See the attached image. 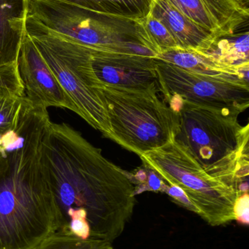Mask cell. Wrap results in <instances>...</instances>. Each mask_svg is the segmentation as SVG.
Listing matches in <instances>:
<instances>
[{
    "label": "cell",
    "instance_id": "cell-23",
    "mask_svg": "<svg viewBox=\"0 0 249 249\" xmlns=\"http://www.w3.org/2000/svg\"><path fill=\"white\" fill-rule=\"evenodd\" d=\"M234 221L245 226L249 224V197L248 193H242L235 202L233 209Z\"/></svg>",
    "mask_w": 249,
    "mask_h": 249
},
{
    "label": "cell",
    "instance_id": "cell-13",
    "mask_svg": "<svg viewBox=\"0 0 249 249\" xmlns=\"http://www.w3.org/2000/svg\"><path fill=\"white\" fill-rule=\"evenodd\" d=\"M155 58L196 72L212 75L239 76L249 80V67L228 65L203 51L172 48L160 53Z\"/></svg>",
    "mask_w": 249,
    "mask_h": 249
},
{
    "label": "cell",
    "instance_id": "cell-14",
    "mask_svg": "<svg viewBox=\"0 0 249 249\" xmlns=\"http://www.w3.org/2000/svg\"><path fill=\"white\" fill-rule=\"evenodd\" d=\"M116 17L140 20L150 13L153 0H61Z\"/></svg>",
    "mask_w": 249,
    "mask_h": 249
},
{
    "label": "cell",
    "instance_id": "cell-12",
    "mask_svg": "<svg viewBox=\"0 0 249 249\" xmlns=\"http://www.w3.org/2000/svg\"><path fill=\"white\" fill-rule=\"evenodd\" d=\"M29 0H0V68L16 64L23 38Z\"/></svg>",
    "mask_w": 249,
    "mask_h": 249
},
{
    "label": "cell",
    "instance_id": "cell-24",
    "mask_svg": "<svg viewBox=\"0 0 249 249\" xmlns=\"http://www.w3.org/2000/svg\"><path fill=\"white\" fill-rule=\"evenodd\" d=\"M244 9L249 10V0H236Z\"/></svg>",
    "mask_w": 249,
    "mask_h": 249
},
{
    "label": "cell",
    "instance_id": "cell-2",
    "mask_svg": "<svg viewBox=\"0 0 249 249\" xmlns=\"http://www.w3.org/2000/svg\"><path fill=\"white\" fill-rule=\"evenodd\" d=\"M48 109L25 99L0 135V249H35L59 228L44 153Z\"/></svg>",
    "mask_w": 249,
    "mask_h": 249
},
{
    "label": "cell",
    "instance_id": "cell-7",
    "mask_svg": "<svg viewBox=\"0 0 249 249\" xmlns=\"http://www.w3.org/2000/svg\"><path fill=\"white\" fill-rule=\"evenodd\" d=\"M140 158L168 184L180 187L208 224L218 227L234 221V206L242 193L209 175L189 149L175 139Z\"/></svg>",
    "mask_w": 249,
    "mask_h": 249
},
{
    "label": "cell",
    "instance_id": "cell-4",
    "mask_svg": "<svg viewBox=\"0 0 249 249\" xmlns=\"http://www.w3.org/2000/svg\"><path fill=\"white\" fill-rule=\"evenodd\" d=\"M28 18L91 49L157 56L140 20L98 13L61 0H29Z\"/></svg>",
    "mask_w": 249,
    "mask_h": 249
},
{
    "label": "cell",
    "instance_id": "cell-3",
    "mask_svg": "<svg viewBox=\"0 0 249 249\" xmlns=\"http://www.w3.org/2000/svg\"><path fill=\"white\" fill-rule=\"evenodd\" d=\"M179 118L175 140L187 148L205 171L214 178L248 190L249 124L238 121L240 111L193 103L177 97L165 101Z\"/></svg>",
    "mask_w": 249,
    "mask_h": 249
},
{
    "label": "cell",
    "instance_id": "cell-15",
    "mask_svg": "<svg viewBox=\"0 0 249 249\" xmlns=\"http://www.w3.org/2000/svg\"><path fill=\"white\" fill-rule=\"evenodd\" d=\"M204 7L217 23L222 37L233 35L237 29L248 20L249 10L236 0H201Z\"/></svg>",
    "mask_w": 249,
    "mask_h": 249
},
{
    "label": "cell",
    "instance_id": "cell-8",
    "mask_svg": "<svg viewBox=\"0 0 249 249\" xmlns=\"http://www.w3.org/2000/svg\"><path fill=\"white\" fill-rule=\"evenodd\" d=\"M155 60L159 91L165 101L177 97L200 105L231 108L241 113L248 109V79L196 72Z\"/></svg>",
    "mask_w": 249,
    "mask_h": 249
},
{
    "label": "cell",
    "instance_id": "cell-6",
    "mask_svg": "<svg viewBox=\"0 0 249 249\" xmlns=\"http://www.w3.org/2000/svg\"><path fill=\"white\" fill-rule=\"evenodd\" d=\"M26 32L73 101L76 114L109 137V119L96 90L101 83L92 69L89 48L45 29L27 17Z\"/></svg>",
    "mask_w": 249,
    "mask_h": 249
},
{
    "label": "cell",
    "instance_id": "cell-11",
    "mask_svg": "<svg viewBox=\"0 0 249 249\" xmlns=\"http://www.w3.org/2000/svg\"><path fill=\"white\" fill-rule=\"evenodd\" d=\"M150 13L165 25L178 48L208 51L219 39L184 16L168 0H153Z\"/></svg>",
    "mask_w": 249,
    "mask_h": 249
},
{
    "label": "cell",
    "instance_id": "cell-20",
    "mask_svg": "<svg viewBox=\"0 0 249 249\" xmlns=\"http://www.w3.org/2000/svg\"><path fill=\"white\" fill-rule=\"evenodd\" d=\"M140 20L146 36L158 55L167 50L178 48L175 39L165 25L151 13Z\"/></svg>",
    "mask_w": 249,
    "mask_h": 249
},
{
    "label": "cell",
    "instance_id": "cell-10",
    "mask_svg": "<svg viewBox=\"0 0 249 249\" xmlns=\"http://www.w3.org/2000/svg\"><path fill=\"white\" fill-rule=\"evenodd\" d=\"M89 51L94 72L102 84L133 90L159 88L154 57Z\"/></svg>",
    "mask_w": 249,
    "mask_h": 249
},
{
    "label": "cell",
    "instance_id": "cell-16",
    "mask_svg": "<svg viewBox=\"0 0 249 249\" xmlns=\"http://www.w3.org/2000/svg\"><path fill=\"white\" fill-rule=\"evenodd\" d=\"M249 35L248 32L238 37L219 38L209 51H203L228 65L249 67Z\"/></svg>",
    "mask_w": 249,
    "mask_h": 249
},
{
    "label": "cell",
    "instance_id": "cell-21",
    "mask_svg": "<svg viewBox=\"0 0 249 249\" xmlns=\"http://www.w3.org/2000/svg\"><path fill=\"white\" fill-rule=\"evenodd\" d=\"M143 165V168H138L135 174L127 171L129 178L134 185L135 196L146 191L164 193L168 183L147 165L144 163Z\"/></svg>",
    "mask_w": 249,
    "mask_h": 249
},
{
    "label": "cell",
    "instance_id": "cell-17",
    "mask_svg": "<svg viewBox=\"0 0 249 249\" xmlns=\"http://www.w3.org/2000/svg\"><path fill=\"white\" fill-rule=\"evenodd\" d=\"M25 98L22 84L0 89V135L16 124Z\"/></svg>",
    "mask_w": 249,
    "mask_h": 249
},
{
    "label": "cell",
    "instance_id": "cell-19",
    "mask_svg": "<svg viewBox=\"0 0 249 249\" xmlns=\"http://www.w3.org/2000/svg\"><path fill=\"white\" fill-rule=\"evenodd\" d=\"M175 8L178 9L184 16L197 23L199 26L222 38L220 29L214 19L211 16L201 0H168Z\"/></svg>",
    "mask_w": 249,
    "mask_h": 249
},
{
    "label": "cell",
    "instance_id": "cell-1",
    "mask_svg": "<svg viewBox=\"0 0 249 249\" xmlns=\"http://www.w3.org/2000/svg\"><path fill=\"white\" fill-rule=\"evenodd\" d=\"M44 153L59 214L58 232L70 221L86 219L91 238L114 242L135 206L134 187L127 171L63 123L50 124Z\"/></svg>",
    "mask_w": 249,
    "mask_h": 249
},
{
    "label": "cell",
    "instance_id": "cell-22",
    "mask_svg": "<svg viewBox=\"0 0 249 249\" xmlns=\"http://www.w3.org/2000/svg\"><path fill=\"white\" fill-rule=\"evenodd\" d=\"M164 193H166L175 203L182 206L184 209H187L190 212H194V213H197V215L200 214L198 209L192 203L191 200L189 199L187 195L180 187L168 184L166 187H165Z\"/></svg>",
    "mask_w": 249,
    "mask_h": 249
},
{
    "label": "cell",
    "instance_id": "cell-9",
    "mask_svg": "<svg viewBox=\"0 0 249 249\" xmlns=\"http://www.w3.org/2000/svg\"><path fill=\"white\" fill-rule=\"evenodd\" d=\"M17 64L25 96L32 105L46 109L63 108L77 113L73 101L27 33L22 42Z\"/></svg>",
    "mask_w": 249,
    "mask_h": 249
},
{
    "label": "cell",
    "instance_id": "cell-5",
    "mask_svg": "<svg viewBox=\"0 0 249 249\" xmlns=\"http://www.w3.org/2000/svg\"><path fill=\"white\" fill-rule=\"evenodd\" d=\"M96 90L108 113V139L139 156L175 140L179 118L158 95L159 88L133 90L101 83Z\"/></svg>",
    "mask_w": 249,
    "mask_h": 249
},
{
    "label": "cell",
    "instance_id": "cell-18",
    "mask_svg": "<svg viewBox=\"0 0 249 249\" xmlns=\"http://www.w3.org/2000/svg\"><path fill=\"white\" fill-rule=\"evenodd\" d=\"M35 249H114L112 243L89 238L82 239L70 234L56 232Z\"/></svg>",
    "mask_w": 249,
    "mask_h": 249
}]
</instances>
